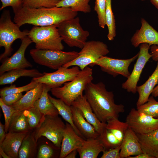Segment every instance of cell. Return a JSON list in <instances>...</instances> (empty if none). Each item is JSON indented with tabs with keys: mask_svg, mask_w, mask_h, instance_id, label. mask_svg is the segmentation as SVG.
Returning <instances> with one entry per match:
<instances>
[{
	"mask_svg": "<svg viewBox=\"0 0 158 158\" xmlns=\"http://www.w3.org/2000/svg\"><path fill=\"white\" fill-rule=\"evenodd\" d=\"M14 13V22L19 27L26 24L37 26L55 25L57 27L61 23L76 17L78 12L70 8L22 7Z\"/></svg>",
	"mask_w": 158,
	"mask_h": 158,
	"instance_id": "6da1fadb",
	"label": "cell"
},
{
	"mask_svg": "<svg viewBox=\"0 0 158 158\" xmlns=\"http://www.w3.org/2000/svg\"><path fill=\"white\" fill-rule=\"evenodd\" d=\"M84 92L93 111L103 123H106L112 118H118L119 114L125 111L124 105L115 104L113 92L107 91L102 82L90 83Z\"/></svg>",
	"mask_w": 158,
	"mask_h": 158,
	"instance_id": "7a4b0ae2",
	"label": "cell"
},
{
	"mask_svg": "<svg viewBox=\"0 0 158 158\" xmlns=\"http://www.w3.org/2000/svg\"><path fill=\"white\" fill-rule=\"evenodd\" d=\"M93 79L92 69L88 66L80 70L73 80L65 83L63 86L51 89L50 91L54 96L71 106L77 98L83 95L87 85Z\"/></svg>",
	"mask_w": 158,
	"mask_h": 158,
	"instance_id": "3957f363",
	"label": "cell"
},
{
	"mask_svg": "<svg viewBox=\"0 0 158 158\" xmlns=\"http://www.w3.org/2000/svg\"><path fill=\"white\" fill-rule=\"evenodd\" d=\"M20 27L11 20L10 11L4 10L0 18V47L5 50L0 56V61L8 58L11 54V47L13 42L17 39L21 40L28 36L29 31H21Z\"/></svg>",
	"mask_w": 158,
	"mask_h": 158,
	"instance_id": "277c9868",
	"label": "cell"
},
{
	"mask_svg": "<svg viewBox=\"0 0 158 158\" xmlns=\"http://www.w3.org/2000/svg\"><path fill=\"white\" fill-rule=\"evenodd\" d=\"M28 36L35 44V48L43 50H62V39L55 25L33 26Z\"/></svg>",
	"mask_w": 158,
	"mask_h": 158,
	"instance_id": "5b68a950",
	"label": "cell"
},
{
	"mask_svg": "<svg viewBox=\"0 0 158 158\" xmlns=\"http://www.w3.org/2000/svg\"><path fill=\"white\" fill-rule=\"evenodd\" d=\"M30 54L36 63L55 70L72 61L78 56V52L75 51L65 52L36 48L31 49Z\"/></svg>",
	"mask_w": 158,
	"mask_h": 158,
	"instance_id": "8992f818",
	"label": "cell"
},
{
	"mask_svg": "<svg viewBox=\"0 0 158 158\" xmlns=\"http://www.w3.org/2000/svg\"><path fill=\"white\" fill-rule=\"evenodd\" d=\"M81 49L75 59L63 66L69 68L76 66L82 70L88 66H91L100 57L109 52L107 45L99 41H87Z\"/></svg>",
	"mask_w": 158,
	"mask_h": 158,
	"instance_id": "52a82bcc",
	"label": "cell"
},
{
	"mask_svg": "<svg viewBox=\"0 0 158 158\" xmlns=\"http://www.w3.org/2000/svg\"><path fill=\"white\" fill-rule=\"evenodd\" d=\"M57 28L62 40L71 47L81 49L90 35L88 31L82 28L78 17L64 21L59 24Z\"/></svg>",
	"mask_w": 158,
	"mask_h": 158,
	"instance_id": "ba28073f",
	"label": "cell"
},
{
	"mask_svg": "<svg viewBox=\"0 0 158 158\" xmlns=\"http://www.w3.org/2000/svg\"><path fill=\"white\" fill-rule=\"evenodd\" d=\"M66 126L58 116H45L40 125L36 128L34 133L36 140L37 141L41 136H44L56 147L60 148Z\"/></svg>",
	"mask_w": 158,
	"mask_h": 158,
	"instance_id": "9c48e42d",
	"label": "cell"
},
{
	"mask_svg": "<svg viewBox=\"0 0 158 158\" xmlns=\"http://www.w3.org/2000/svg\"><path fill=\"white\" fill-rule=\"evenodd\" d=\"M76 66L71 68L63 66L54 72H44L42 76L33 78L38 83L46 85L51 89L62 86L65 83L71 81L78 74L80 70Z\"/></svg>",
	"mask_w": 158,
	"mask_h": 158,
	"instance_id": "30bf717a",
	"label": "cell"
},
{
	"mask_svg": "<svg viewBox=\"0 0 158 158\" xmlns=\"http://www.w3.org/2000/svg\"><path fill=\"white\" fill-rule=\"evenodd\" d=\"M139 53L133 57L127 59H118L106 56H102L91 66H99L101 70L115 77L121 75L127 78L130 73L129 71V67L133 62L137 59Z\"/></svg>",
	"mask_w": 158,
	"mask_h": 158,
	"instance_id": "8fae6325",
	"label": "cell"
},
{
	"mask_svg": "<svg viewBox=\"0 0 158 158\" xmlns=\"http://www.w3.org/2000/svg\"><path fill=\"white\" fill-rule=\"evenodd\" d=\"M126 121L136 133L146 134L158 128V118H154L132 108L127 116Z\"/></svg>",
	"mask_w": 158,
	"mask_h": 158,
	"instance_id": "7c38bea8",
	"label": "cell"
},
{
	"mask_svg": "<svg viewBox=\"0 0 158 158\" xmlns=\"http://www.w3.org/2000/svg\"><path fill=\"white\" fill-rule=\"evenodd\" d=\"M150 46L147 43H142L139 46L138 57L134 66L133 71L127 80L122 84V87L129 92L135 94L137 85L143 68L152 55L149 50Z\"/></svg>",
	"mask_w": 158,
	"mask_h": 158,
	"instance_id": "4fadbf2b",
	"label": "cell"
},
{
	"mask_svg": "<svg viewBox=\"0 0 158 158\" xmlns=\"http://www.w3.org/2000/svg\"><path fill=\"white\" fill-rule=\"evenodd\" d=\"M21 40V45L16 51L10 57L5 59L2 63L0 66V75L13 69L32 67V65L25 58V53L32 42L28 36Z\"/></svg>",
	"mask_w": 158,
	"mask_h": 158,
	"instance_id": "5bb4252c",
	"label": "cell"
},
{
	"mask_svg": "<svg viewBox=\"0 0 158 158\" xmlns=\"http://www.w3.org/2000/svg\"><path fill=\"white\" fill-rule=\"evenodd\" d=\"M141 27L131 38L132 45L135 47L142 43H147L150 46H158V32L144 19H141Z\"/></svg>",
	"mask_w": 158,
	"mask_h": 158,
	"instance_id": "9a60e30c",
	"label": "cell"
},
{
	"mask_svg": "<svg viewBox=\"0 0 158 158\" xmlns=\"http://www.w3.org/2000/svg\"><path fill=\"white\" fill-rule=\"evenodd\" d=\"M59 157L64 158L72 151L80 148L86 140L78 135L72 126L66 123Z\"/></svg>",
	"mask_w": 158,
	"mask_h": 158,
	"instance_id": "2e32d148",
	"label": "cell"
},
{
	"mask_svg": "<svg viewBox=\"0 0 158 158\" xmlns=\"http://www.w3.org/2000/svg\"><path fill=\"white\" fill-rule=\"evenodd\" d=\"M71 105L80 110L85 119L94 127L99 134L106 128L107 123H103L98 119L85 95L78 97L73 102Z\"/></svg>",
	"mask_w": 158,
	"mask_h": 158,
	"instance_id": "e0dca14e",
	"label": "cell"
},
{
	"mask_svg": "<svg viewBox=\"0 0 158 158\" xmlns=\"http://www.w3.org/2000/svg\"><path fill=\"white\" fill-rule=\"evenodd\" d=\"M143 152L136 133L128 127L125 132L121 142L120 152V158H128Z\"/></svg>",
	"mask_w": 158,
	"mask_h": 158,
	"instance_id": "ac0fdd59",
	"label": "cell"
},
{
	"mask_svg": "<svg viewBox=\"0 0 158 158\" xmlns=\"http://www.w3.org/2000/svg\"><path fill=\"white\" fill-rule=\"evenodd\" d=\"M29 132H8L0 147L10 158H18L19 148Z\"/></svg>",
	"mask_w": 158,
	"mask_h": 158,
	"instance_id": "d6986e66",
	"label": "cell"
},
{
	"mask_svg": "<svg viewBox=\"0 0 158 158\" xmlns=\"http://www.w3.org/2000/svg\"><path fill=\"white\" fill-rule=\"evenodd\" d=\"M71 108L74 124L84 138L87 140L97 138L99 134L94 127L85 119L80 110L72 105Z\"/></svg>",
	"mask_w": 158,
	"mask_h": 158,
	"instance_id": "ffe728a7",
	"label": "cell"
},
{
	"mask_svg": "<svg viewBox=\"0 0 158 158\" xmlns=\"http://www.w3.org/2000/svg\"><path fill=\"white\" fill-rule=\"evenodd\" d=\"M44 84L39 83L35 88L27 92L18 101L11 106L16 112L28 110L34 107L35 102L40 97Z\"/></svg>",
	"mask_w": 158,
	"mask_h": 158,
	"instance_id": "44dd1931",
	"label": "cell"
},
{
	"mask_svg": "<svg viewBox=\"0 0 158 158\" xmlns=\"http://www.w3.org/2000/svg\"><path fill=\"white\" fill-rule=\"evenodd\" d=\"M136 134L143 152L158 158V128L146 134Z\"/></svg>",
	"mask_w": 158,
	"mask_h": 158,
	"instance_id": "7402d4cb",
	"label": "cell"
},
{
	"mask_svg": "<svg viewBox=\"0 0 158 158\" xmlns=\"http://www.w3.org/2000/svg\"><path fill=\"white\" fill-rule=\"evenodd\" d=\"M43 75V73L35 69H27L18 68L13 69L0 75V85L11 84L18 78L22 77L34 78L42 76Z\"/></svg>",
	"mask_w": 158,
	"mask_h": 158,
	"instance_id": "603a6c76",
	"label": "cell"
},
{
	"mask_svg": "<svg viewBox=\"0 0 158 158\" xmlns=\"http://www.w3.org/2000/svg\"><path fill=\"white\" fill-rule=\"evenodd\" d=\"M158 83V61L154 71L147 80L143 84L137 87V92L139 95L136 103L137 107L141 105L148 101L153 90Z\"/></svg>",
	"mask_w": 158,
	"mask_h": 158,
	"instance_id": "cb8c5ba5",
	"label": "cell"
},
{
	"mask_svg": "<svg viewBox=\"0 0 158 158\" xmlns=\"http://www.w3.org/2000/svg\"><path fill=\"white\" fill-rule=\"evenodd\" d=\"M51 89L44 84L42 92L40 97L35 103L34 107L44 116H58V111L48 96V92Z\"/></svg>",
	"mask_w": 158,
	"mask_h": 158,
	"instance_id": "d4e9b609",
	"label": "cell"
},
{
	"mask_svg": "<svg viewBox=\"0 0 158 158\" xmlns=\"http://www.w3.org/2000/svg\"><path fill=\"white\" fill-rule=\"evenodd\" d=\"M77 150L80 158H97L104 149L100 142L96 138L86 140L82 146Z\"/></svg>",
	"mask_w": 158,
	"mask_h": 158,
	"instance_id": "484cf974",
	"label": "cell"
},
{
	"mask_svg": "<svg viewBox=\"0 0 158 158\" xmlns=\"http://www.w3.org/2000/svg\"><path fill=\"white\" fill-rule=\"evenodd\" d=\"M48 96L50 101L57 109L59 114L72 126L78 135L85 139L74 124L71 106L67 105L60 99L53 97L49 94H48Z\"/></svg>",
	"mask_w": 158,
	"mask_h": 158,
	"instance_id": "4316f807",
	"label": "cell"
},
{
	"mask_svg": "<svg viewBox=\"0 0 158 158\" xmlns=\"http://www.w3.org/2000/svg\"><path fill=\"white\" fill-rule=\"evenodd\" d=\"M30 130L25 110L15 112L10 122L8 132H29Z\"/></svg>",
	"mask_w": 158,
	"mask_h": 158,
	"instance_id": "83f0119b",
	"label": "cell"
},
{
	"mask_svg": "<svg viewBox=\"0 0 158 158\" xmlns=\"http://www.w3.org/2000/svg\"><path fill=\"white\" fill-rule=\"evenodd\" d=\"M37 141L34 134L29 132L24 138L18 153V158H31L34 157L37 152Z\"/></svg>",
	"mask_w": 158,
	"mask_h": 158,
	"instance_id": "f1b7e54d",
	"label": "cell"
},
{
	"mask_svg": "<svg viewBox=\"0 0 158 158\" xmlns=\"http://www.w3.org/2000/svg\"><path fill=\"white\" fill-rule=\"evenodd\" d=\"M106 123V128L122 142L125 132L129 127L127 123L120 121L118 118H113L108 120Z\"/></svg>",
	"mask_w": 158,
	"mask_h": 158,
	"instance_id": "f546056e",
	"label": "cell"
},
{
	"mask_svg": "<svg viewBox=\"0 0 158 158\" xmlns=\"http://www.w3.org/2000/svg\"><path fill=\"white\" fill-rule=\"evenodd\" d=\"M90 0H61L56 4V7L70 8L73 11L90 13L91 8L89 4Z\"/></svg>",
	"mask_w": 158,
	"mask_h": 158,
	"instance_id": "4dcf8cb0",
	"label": "cell"
},
{
	"mask_svg": "<svg viewBox=\"0 0 158 158\" xmlns=\"http://www.w3.org/2000/svg\"><path fill=\"white\" fill-rule=\"evenodd\" d=\"M101 143L104 150L115 148L121 145V142L105 128L97 138Z\"/></svg>",
	"mask_w": 158,
	"mask_h": 158,
	"instance_id": "1f68e13d",
	"label": "cell"
},
{
	"mask_svg": "<svg viewBox=\"0 0 158 158\" xmlns=\"http://www.w3.org/2000/svg\"><path fill=\"white\" fill-rule=\"evenodd\" d=\"M106 25L108 28L107 37L109 40H113L116 36L115 19L111 7V0H106Z\"/></svg>",
	"mask_w": 158,
	"mask_h": 158,
	"instance_id": "d6a6232c",
	"label": "cell"
},
{
	"mask_svg": "<svg viewBox=\"0 0 158 158\" xmlns=\"http://www.w3.org/2000/svg\"><path fill=\"white\" fill-rule=\"evenodd\" d=\"M25 111L31 130L38 127L42 122L44 116L34 107L25 110Z\"/></svg>",
	"mask_w": 158,
	"mask_h": 158,
	"instance_id": "836d02e7",
	"label": "cell"
},
{
	"mask_svg": "<svg viewBox=\"0 0 158 158\" xmlns=\"http://www.w3.org/2000/svg\"><path fill=\"white\" fill-rule=\"evenodd\" d=\"M39 83L32 80L29 84L23 86L16 87L15 85H12L8 87H6L0 89V95L1 97L6 95L22 93L27 92L35 88Z\"/></svg>",
	"mask_w": 158,
	"mask_h": 158,
	"instance_id": "e575fe53",
	"label": "cell"
},
{
	"mask_svg": "<svg viewBox=\"0 0 158 158\" xmlns=\"http://www.w3.org/2000/svg\"><path fill=\"white\" fill-rule=\"evenodd\" d=\"M151 95L148 101L138 107L136 109L139 111L150 116L154 118H158V102Z\"/></svg>",
	"mask_w": 158,
	"mask_h": 158,
	"instance_id": "d590c367",
	"label": "cell"
},
{
	"mask_svg": "<svg viewBox=\"0 0 158 158\" xmlns=\"http://www.w3.org/2000/svg\"><path fill=\"white\" fill-rule=\"evenodd\" d=\"M61 0H23L22 7L31 8H50L56 6Z\"/></svg>",
	"mask_w": 158,
	"mask_h": 158,
	"instance_id": "8d00e7d4",
	"label": "cell"
},
{
	"mask_svg": "<svg viewBox=\"0 0 158 158\" xmlns=\"http://www.w3.org/2000/svg\"><path fill=\"white\" fill-rule=\"evenodd\" d=\"M106 0H95V11L97 14L99 25L104 28L106 25Z\"/></svg>",
	"mask_w": 158,
	"mask_h": 158,
	"instance_id": "74e56055",
	"label": "cell"
},
{
	"mask_svg": "<svg viewBox=\"0 0 158 158\" xmlns=\"http://www.w3.org/2000/svg\"><path fill=\"white\" fill-rule=\"evenodd\" d=\"M0 106L4 114L5 131L7 133L8 132L9 124L12 116L16 111L11 106L6 104L1 98H0Z\"/></svg>",
	"mask_w": 158,
	"mask_h": 158,
	"instance_id": "f35d334b",
	"label": "cell"
},
{
	"mask_svg": "<svg viewBox=\"0 0 158 158\" xmlns=\"http://www.w3.org/2000/svg\"><path fill=\"white\" fill-rule=\"evenodd\" d=\"M2 5L0 8L1 11L7 6H11L14 13L23 6V0H0Z\"/></svg>",
	"mask_w": 158,
	"mask_h": 158,
	"instance_id": "ab89813d",
	"label": "cell"
},
{
	"mask_svg": "<svg viewBox=\"0 0 158 158\" xmlns=\"http://www.w3.org/2000/svg\"><path fill=\"white\" fill-rule=\"evenodd\" d=\"M53 149L49 146L43 144L40 146L38 150L37 158H50L54 154Z\"/></svg>",
	"mask_w": 158,
	"mask_h": 158,
	"instance_id": "60d3db41",
	"label": "cell"
},
{
	"mask_svg": "<svg viewBox=\"0 0 158 158\" xmlns=\"http://www.w3.org/2000/svg\"><path fill=\"white\" fill-rule=\"evenodd\" d=\"M23 96L22 93L12 94L1 96L0 98L6 104L12 106L20 99Z\"/></svg>",
	"mask_w": 158,
	"mask_h": 158,
	"instance_id": "b9f144b4",
	"label": "cell"
},
{
	"mask_svg": "<svg viewBox=\"0 0 158 158\" xmlns=\"http://www.w3.org/2000/svg\"><path fill=\"white\" fill-rule=\"evenodd\" d=\"M121 148V145L118 147L107 150H104L101 158H120V152Z\"/></svg>",
	"mask_w": 158,
	"mask_h": 158,
	"instance_id": "7bdbcfd3",
	"label": "cell"
},
{
	"mask_svg": "<svg viewBox=\"0 0 158 158\" xmlns=\"http://www.w3.org/2000/svg\"><path fill=\"white\" fill-rule=\"evenodd\" d=\"M150 54L152 55V58L155 61H158V46L153 45L150 46Z\"/></svg>",
	"mask_w": 158,
	"mask_h": 158,
	"instance_id": "ee69618b",
	"label": "cell"
},
{
	"mask_svg": "<svg viewBox=\"0 0 158 158\" xmlns=\"http://www.w3.org/2000/svg\"><path fill=\"white\" fill-rule=\"evenodd\" d=\"M6 134L5 131V125L0 122V145L2 143L5 139Z\"/></svg>",
	"mask_w": 158,
	"mask_h": 158,
	"instance_id": "f6af8a7d",
	"label": "cell"
},
{
	"mask_svg": "<svg viewBox=\"0 0 158 158\" xmlns=\"http://www.w3.org/2000/svg\"><path fill=\"white\" fill-rule=\"evenodd\" d=\"M128 158H153V157L148 154L143 152L137 155L130 157Z\"/></svg>",
	"mask_w": 158,
	"mask_h": 158,
	"instance_id": "bcb514c9",
	"label": "cell"
},
{
	"mask_svg": "<svg viewBox=\"0 0 158 158\" xmlns=\"http://www.w3.org/2000/svg\"><path fill=\"white\" fill-rule=\"evenodd\" d=\"M77 152V150H73L70 152L65 158H75Z\"/></svg>",
	"mask_w": 158,
	"mask_h": 158,
	"instance_id": "7dc6e473",
	"label": "cell"
},
{
	"mask_svg": "<svg viewBox=\"0 0 158 158\" xmlns=\"http://www.w3.org/2000/svg\"><path fill=\"white\" fill-rule=\"evenodd\" d=\"M151 94L154 97H158V85L154 87Z\"/></svg>",
	"mask_w": 158,
	"mask_h": 158,
	"instance_id": "c3c4849f",
	"label": "cell"
},
{
	"mask_svg": "<svg viewBox=\"0 0 158 158\" xmlns=\"http://www.w3.org/2000/svg\"><path fill=\"white\" fill-rule=\"evenodd\" d=\"M0 158L2 157L4 158H10L6 154L2 148L0 147Z\"/></svg>",
	"mask_w": 158,
	"mask_h": 158,
	"instance_id": "681fc988",
	"label": "cell"
},
{
	"mask_svg": "<svg viewBox=\"0 0 158 158\" xmlns=\"http://www.w3.org/2000/svg\"><path fill=\"white\" fill-rule=\"evenodd\" d=\"M152 4L158 9V0H150Z\"/></svg>",
	"mask_w": 158,
	"mask_h": 158,
	"instance_id": "f907efd6",
	"label": "cell"
},
{
	"mask_svg": "<svg viewBox=\"0 0 158 158\" xmlns=\"http://www.w3.org/2000/svg\"><path fill=\"white\" fill-rule=\"evenodd\" d=\"M140 0V1H145V0Z\"/></svg>",
	"mask_w": 158,
	"mask_h": 158,
	"instance_id": "816d5d0a",
	"label": "cell"
}]
</instances>
